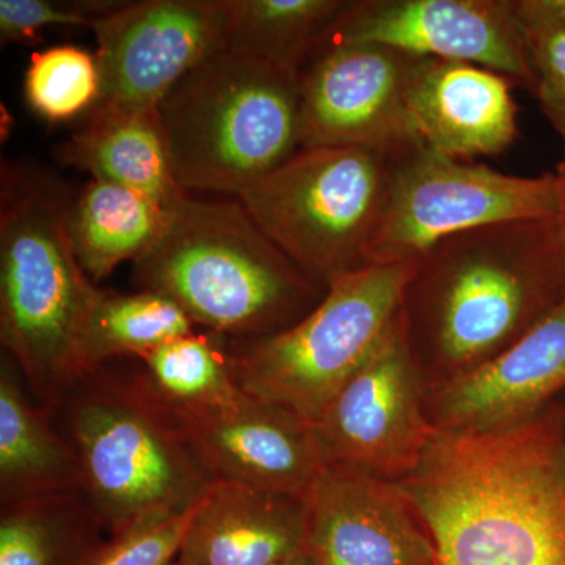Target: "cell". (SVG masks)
I'll return each instance as SVG.
<instances>
[{"mask_svg": "<svg viewBox=\"0 0 565 565\" xmlns=\"http://www.w3.org/2000/svg\"><path fill=\"white\" fill-rule=\"evenodd\" d=\"M397 484L440 565H565L563 405L503 429L435 427Z\"/></svg>", "mask_w": 565, "mask_h": 565, "instance_id": "1", "label": "cell"}, {"mask_svg": "<svg viewBox=\"0 0 565 565\" xmlns=\"http://www.w3.org/2000/svg\"><path fill=\"white\" fill-rule=\"evenodd\" d=\"M564 299L559 221L520 218L455 234L418 256L403 321L422 371L446 381L500 355Z\"/></svg>", "mask_w": 565, "mask_h": 565, "instance_id": "2", "label": "cell"}, {"mask_svg": "<svg viewBox=\"0 0 565 565\" xmlns=\"http://www.w3.org/2000/svg\"><path fill=\"white\" fill-rule=\"evenodd\" d=\"M139 289L180 305L195 326L228 340L289 329L326 289L262 232L239 200L188 193L166 232L134 263Z\"/></svg>", "mask_w": 565, "mask_h": 565, "instance_id": "3", "label": "cell"}, {"mask_svg": "<svg viewBox=\"0 0 565 565\" xmlns=\"http://www.w3.org/2000/svg\"><path fill=\"white\" fill-rule=\"evenodd\" d=\"M0 188V337L52 412L77 381L76 338L99 289L71 245V200L57 181L3 163Z\"/></svg>", "mask_w": 565, "mask_h": 565, "instance_id": "4", "label": "cell"}, {"mask_svg": "<svg viewBox=\"0 0 565 565\" xmlns=\"http://www.w3.org/2000/svg\"><path fill=\"white\" fill-rule=\"evenodd\" d=\"M62 407L82 494L110 537L150 516L188 511L214 486L145 370L118 374L104 364L70 386Z\"/></svg>", "mask_w": 565, "mask_h": 565, "instance_id": "5", "label": "cell"}, {"mask_svg": "<svg viewBox=\"0 0 565 565\" xmlns=\"http://www.w3.org/2000/svg\"><path fill=\"white\" fill-rule=\"evenodd\" d=\"M156 111L188 193L236 199L302 148L299 74L241 52L210 55Z\"/></svg>", "mask_w": 565, "mask_h": 565, "instance_id": "6", "label": "cell"}, {"mask_svg": "<svg viewBox=\"0 0 565 565\" xmlns=\"http://www.w3.org/2000/svg\"><path fill=\"white\" fill-rule=\"evenodd\" d=\"M414 262L371 264L333 281L299 322L270 337L228 340L230 370L250 396L313 424L403 311Z\"/></svg>", "mask_w": 565, "mask_h": 565, "instance_id": "7", "label": "cell"}, {"mask_svg": "<svg viewBox=\"0 0 565 565\" xmlns=\"http://www.w3.org/2000/svg\"><path fill=\"white\" fill-rule=\"evenodd\" d=\"M393 159L352 147L300 148L236 196L262 232L322 289L371 266Z\"/></svg>", "mask_w": 565, "mask_h": 565, "instance_id": "8", "label": "cell"}, {"mask_svg": "<svg viewBox=\"0 0 565 565\" xmlns=\"http://www.w3.org/2000/svg\"><path fill=\"white\" fill-rule=\"evenodd\" d=\"M555 173L515 177L419 147L393 159L371 264L414 262L446 237L520 218L557 215Z\"/></svg>", "mask_w": 565, "mask_h": 565, "instance_id": "9", "label": "cell"}, {"mask_svg": "<svg viewBox=\"0 0 565 565\" xmlns=\"http://www.w3.org/2000/svg\"><path fill=\"white\" fill-rule=\"evenodd\" d=\"M422 381L401 311L384 343L313 424L323 462L392 482L414 473L435 433Z\"/></svg>", "mask_w": 565, "mask_h": 565, "instance_id": "10", "label": "cell"}, {"mask_svg": "<svg viewBox=\"0 0 565 565\" xmlns=\"http://www.w3.org/2000/svg\"><path fill=\"white\" fill-rule=\"evenodd\" d=\"M418 58L381 44L318 47L297 73L300 147L363 148L390 159L423 147L408 109Z\"/></svg>", "mask_w": 565, "mask_h": 565, "instance_id": "11", "label": "cell"}, {"mask_svg": "<svg viewBox=\"0 0 565 565\" xmlns=\"http://www.w3.org/2000/svg\"><path fill=\"white\" fill-rule=\"evenodd\" d=\"M228 0H132L93 25L102 93L93 109L152 111L210 55L225 50Z\"/></svg>", "mask_w": 565, "mask_h": 565, "instance_id": "12", "label": "cell"}, {"mask_svg": "<svg viewBox=\"0 0 565 565\" xmlns=\"http://www.w3.org/2000/svg\"><path fill=\"white\" fill-rule=\"evenodd\" d=\"M348 43L473 63L533 93L511 0H351L318 47Z\"/></svg>", "mask_w": 565, "mask_h": 565, "instance_id": "13", "label": "cell"}, {"mask_svg": "<svg viewBox=\"0 0 565 565\" xmlns=\"http://www.w3.org/2000/svg\"><path fill=\"white\" fill-rule=\"evenodd\" d=\"M313 565H435L433 539L397 482L326 465L302 497Z\"/></svg>", "mask_w": 565, "mask_h": 565, "instance_id": "14", "label": "cell"}, {"mask_svg": "<svg viewBox=\"0 0 565 565\" xmlns=\"http://www.w3.org/2000/svg\"><path fill=\"white\" fill-rule=\"evenodd\" d=\"M169 407L214 481L302 498L326 467L313 427L280 405L243 392L215 407Z\"/></svg>", "mask_w": 565, "mask_h": 565, "instance_id": "15", "label": "cell"}, {"mask_svg": "<svg viewBox=\"0 0 565 565\" xmlns=\"http://www.w3.org/2000/svg\"><path fill=\"white\" fill-rule=\"evenodd\" d=\"M438 384L427 411L438 429H503L544 411L565 390V299L500 355Z\"/></svg>", "mask_w": 565, "mask_h": 565, "instance_id": "16", "label": "cell"}, {"mask_svg": "<svg viewBox=\"0 0 565 565\" xmlns=\"http://www.w3.org/2000/svg\"><path fill=\"white\" fill-rule=\"evenodd\" d=\"M514 82L473 63L419 57L408 109L424 147L473 161L501 154L519 136Z\"/></svg>", "mask_w": 565, "mask_h": 565, "instance_id": "17", "label": "cell"}, {"mask_svg": "<svg viewBox=\"0 0 565 565\" xmlns=\"http://www.w3.org/2000/svg\"><path fill=\"white\" fill-rule=\"evenodd\" d=\"M303 550L302 498L215 481L181 553L199 565H270Z\"/></svg>", "mask_w": 565, "mask_h": 565, "instance_id": "18", "label": "cell"}, {"mask_svg": "<svg viewBox=\"0 0 565 565\" xmlns=\"http://www.w3.org/2000/svg\"><path fill=\"white\" fill-rule=\"evenodd\" d=\"M57 156L92 180L131 189L169 211L188 196L174 177L156 110L92 109Z\"/></svg>", "mask_w": 565, "mask_h": 565, "instance_id": "19", "label": "cell"}, {"mask_svg": "<svg viewBox=\"0 0 565 565\" xmlns=\"http://www.w3.org/2000/svg\"><path fill=\"white\" fill-rule=\"evenodd\" d=\"M50 411L25 399L10 360L0 373L2 504L82 492L79 457L52 427Z\"/></svg>", "mask_w": 565, "mask_h": 565, "instance_id": "20", "label": "cell"}, {"mask_svg": "<svg viewBox=\"0 0 565 565\" xmlns=\"http://www.w3.org/2000/svg\"><path fill=\"white\" fill-rule=\"evenodd\" d=\"M172 212L131 189L92 180L68 207V236L82 269L95 281L136 263L158 243Z\"/></svg>", "mask_w": 565, "mask_h": 565, "instance_id": "21", "label": "cell"}, {"mask_svg": "<svg viewBox=\"0 0 565 565\" xmlns=\"http://www.w3.org/2000/svg\"><path fill=\"white\" fill-rule=\"evenodd\" d=\"M193 326L180 305L161 292L99 289L76 338L77 379L120 356L140 360L167 341L192 333Z\"/></svg>", "mask_w": 565, "mask_h": 565, "instance_id": "22", "label": "cell"}, {"mask_svg": "<svg viewBox=\"0 0 565 565\" xmlns=\"http://www.w3.org/2000/svg\"><path fill=\"white\" fill-rule=\"evenodd\" d=\"M102 531L82 492L2 504L0 565H92Z\"/></svg>", "mask_w": 565, "mask_h": 565, "instance_id": "23", "label": "cell"}, {"mask_svg": "<svg viewBox=\"0 0 565 565\" xmlns=\"http://www.w3.org/2000/svg\"><path fill=\"white\" fill-rule=\"evenodd\" d=\"M351 0H228L225 50L296 71Z\"/></svg>", "mask_w": 565, "mask_h": 565, "instance_id": "24", "label": "cell"}, {"mask_svg": "<svg viewBox=\"0 0 565 565\" xmlns=\"http://www.w3.org/2000/svg\"><path fill=\"white\" fill-rule=\"evenodd\" d=\"M140 360L152 388L174 408L215 407L243 393L230 370L226 338L221 334H184Z\"/></svg>", "mask_w": 565, "mask_h": 565, "instance_id": "25", "label": "cell"}, {"mask_svg": "<svg viewBox=\"0 0 565 565\" xmlns=\"http://www.w3.org/2000/svg\"><path fill=\"white\" fill-rule=\"evenodd\" d=\"M102 93L98 58L73 44L46 47L31 55L24 77L29 107L50 122L90 111Z\"/></svg>", "mask_w": 565, "mask_h": 565, "instance_id": "26", "label": "cell"}, {"mask_svg": "<svg viewBox=\"0 0 565 565\" xmlns=\"http://www.w3.org/2000/svg\"><path fill=\"white\" fill-rule=\"evenodd\" d=\"M527 62L533 96L565 148V0H511Z\"/></svg>", "mask_w": 565, "mask_h": 565, "instance_id": "27", "label": "cell"}, {"mask_svg": "<svg viewBox=\"0 0 565 565\" xmlns=\"http://www.w3.org/2000/svg\"><path fill=\"white\" fill-rule=\"evenodd\" d=\"M200 503L188 511L150 516L111 535L92 565L172 564L182 552Z\"/></svg>", "mask_w": 565, "mask_h": 565, "instance_id": "28", "label": "cell"}, {"mask_svg": "<svg viewBox=\"0 0 565 565\" xmlns=\"http://www.w3.org/2000/svg\"><path fill=\"white\" fill-rule=\"evenodd\" d=\"M122 0H0L2 43H40V32L50 25L93 29Z\"/></svg>", "mask_w": 565, "mask_h": 565, "instance_id": "29", "label": "cell"}, {"mask_svg": "<svg viewBox=\"0 0 565 565\" xmlns=\"http://www.w3.org/2000/svg\"><path fill=\"white\" fill-rule=\"evenodd\" d=\"M556 182H557V200H559V206H557V221L561 223V228H563L564 237H565V148H564V158L563 161L559 162L556 169Z\"/></svg>", "mask_w": 565, "mask_h": 565, "instance_id": "30", "label": "cell"}, {"mask_svg": "<svg viewBox=\"0 0 565 565\" xmlns=\"http://www.w3.org/2000/svg\"><path fill=\"white\" fill-rule=\"evenodd\" d=\"M270 565H313V561L307 555V552L297 553V555L286 557V559L277 561Z\"/></svg>", "mask_w": 565, "mask_h": 565, "instance_id": "31", "label": "cell"}, {"mask_svg": "<svg viewBox=\"0 0 565 565\" xmlns=\"http://www.w3.org/2000/svg\"><path fill=\"white\" fill-rule=\"evenodd\" d=\"M170 565H199V564L193 563L191 557H188L185 555H182V553H180V556H178L177 559H174L173 563Z\"/></svg>", "mask_w": 565, "mask_h": 565, "instance_id": "32", "label": "cell"}, {"mask_svg": "<svg viewBox=\"0 0 565 565\" xmlns=\"http://www.w3.org/2000/svg\"><path fill=\"white\" fill-rule=\"evenodd\" d=\"M564 429H565V408H564Z\"/></svg>", "mask_w": 565, "mask_h": 565, "instance_id": "33", "label": "cell"}, {"mask_svg": "<svg viewBox=\"0 0 565 565\" xmlns=\"http://www.w3.org/2000/svg\"><path fill=\"white\" fill-rule=\"evenodd\" d=\"M435 565H440V564H438V563H437V564H435Z\"/></svg>", "mask_w": 565, "mask_h": 565, "instance_id": "34", "label": "cell"}]
</instances>
